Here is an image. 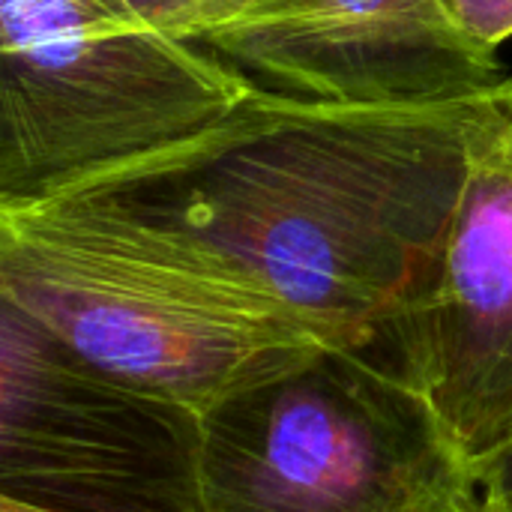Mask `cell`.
I'll use <instances>...</instances> for the list:
<instances>
[{"mask_svg":"<svg viewBox=\"0 0 512 512\" xmlns=\"http://www.w3.org/2000/svg\"><path fill=\"white\" fill-rule=\"evenodd\" d=\"M510 126L512 75L402 105L258 87L204 132L63 192L195 240L333 345L369 351L432 288L474 165Z\"/></svg>","mask_w":512,"mask_h":512,"instance_id":"6da1fadb","label":"cell"},{"mask_svg":"<svg viewBox=\"0 0 512 512\" xmlns=\"http://www.w3.org/2000/svg\"><path fill=\"white\" fill-rule=\"evenodd\" d=\"M0 297L201 414L333 345L195 240L72 192L0 204Z\"/></svg>","mask_w":512,"mask_h":512,"instance_id":"7a4b0ae2","label":"cell"},{"mask_svg":"<svg viewBox=\"0 0 512 512\" xmlns=\"http://www.w3.org/2000/svg\"><path fill=\"white\" fill-rule=\"evenodd\" d=\"M255 90L135 0H0V204L174 147Z\"/></svg>","mask_w":512,"mask_h":512,"instance_id":"3957f363","label":"cell"},{"mask_svg":"<svg viewBox=\"0 0 512 512\" xmlns=\"http://www.w3.org/2000/svg\"><path fill=\"white\" fill-rule=\"evenodd\" d=\"M204 512H474L480 483L393 366L330 345L201 414Z\"/></svg>","mask_w":512,"mask_h":512,"instance_id":"277c9868","label":"cell"},{"mask_svg":"<svg viewBox=\"0 0 512 512\" xmlns=\"http://www.w3.org/2000/svg\"><path fill=\"white\" fill-rule=\"evenodd\" d=\"M0 498L204 512L201 411L123 381L0 297Z\"/></svg>","mask_w":512,"mask_h":512,"instance_id":"5b68a950","label":"cell"},{"mask_svg":"<svg viewBox=\"0 0 512 512\" xmlns=\"http://www.w3.org/2000/svg\"><path fill=\"white\" fill-rule=\"evenodd\" d=\"M198 45L261 90L342 105L444 102L510 78L450 0H252Z\"/></svg>","mask_w":512,"mask_h":512,"instance_id":"8992f818","label":"cell"},{"mask_svg":"<svg viewBox=\"0 0 512 512\" xmlns=\"http://www.w3.org/2000/svg\"><path fill=\"white\" fill-rule=\"evenodd\" d=\"M369 354L435 405L474 474L512 447V126L474 165L432 288Z\"/></svg>","mask_w":512,"mask_h":512,"instance_id":"52a82bcc","label":"cell"},{"mask_svg":"<svg viewBox=\"0 0 512 512\" xmlns=\"http://www.w3.org/2000/svg\"><path fill=\"white\" fill-rule=\"evenodd\" d=\"M171 33L198 42L210 27L222 24L252 0H135Z\"/></svg>","mask_w":512,"mask_h":512,"instance_id":"ba28073f","label":"cell"},{"mask_svg":"<svg viewBox=\"0 0 512 512\" xmlns=\"http://www.w3.org/2000/svg\"><path fill=\"white\" fill-rule=\"evenodd\" d=\"M456 18L471 36L489 48H501L512 39V0H450Z\"/></svg>","mask_w":512,"mask_h":512,"instance_id":"9c48e42d","label":"cell"},{"mask_svg":"<svg viewBox=\"0 0 512 512\" xmlns=\"http://www.w3.org/2000/svg\"><path fill=\"white\" fill-rule=\"evenodd\" d=\"M480 495H504L512 492V447H507L501 456H495L489 465L477 471Z\"/></svg>","mask_w":512,"mask_h":512,"instance_id":"30bf717a","label":"cell"},{"mask_svg":"<svg viewBox=\"0 0 512 512\" xmlns=\"http://www.w3.org/2000/svg\"><path fill=\"white\" fill-rule=\"evenodd\" d=\"M474 512H512V492H504V495H480Z\"/></svg>","mask_w":512,"mask_h":512,"instance_id":"8fae6325","label":"cell"},{"mask_svg":"<svg viewBox=\"0 0 512 512\" xmlns=\"http://www.w3.org/2000/svg\"><path fill=\"white\" fill-rule=\"evenodd\" d=\"M0 512H39V510H33V507H24V504H15V501H6V498H0Z\"/></svg>","mask_w":512,"mask_h":512,"instance_id":"7c38bea8","label":"cell"}]
</instances>
